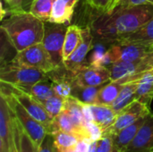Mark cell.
Listing matches in <instances>:
<instances>
[{
	"label": "cell",
	"mask_w": 153,
	"mask_h": 152,
	"mask_svg": "<svg viewBox=\"0 0 153 152\" xmlns=\"http://www.w3.org/2000/svg\"><path fill=\"white\" fill-rule=\"evenodd\" d=\"M56 73V70L49 73V79L51 80L53 90L56 95L64 99H67L72 95V91L75 84L74 76L73 74L58 75Z\"/></svg>",
	"instance_id": "19"
},
{
	"label": "cell",
	"mask_w": 153,
	"mask_h": 152,
	"mask_svg": "<svg viewBox=\"0 0 153 152\" xmlns=\"http://www.w3.org/2000/svg\"><path fill=\"white\" fill-rule=\"evenodd\" d=\"M1 89L9 92L13 97H14L17 99V101L25 108V110L33 118L40 122L46 127L48 133L49 134L54 119L50 117V116L48 115V113L47 112V110L45 109L40 101L36 99L29 93L11 84L1 82Z\"/></svg>",
	"instance_id": "7"
},
{
	"label": "cell",
	"mask_w": 153,
	"mask_h": 152,
	"mask_svg": "<svg viewBox=\"0 0 153 152\" xmlns=\"http://www.w3.org/2000/svg\"><path fill=\"white\" fill-rule=\"evenodd\" d=\"M93 121L99 125L102 130L110 126L117 119V113L110 107L105 105H90Z\"/></svg>",
	"instance_id": "20"
},
{
	"label": "cell",
	"mask_w": 153,
	"mask_h": 152,
	"mask_svg": "<svg viewBox=\"0 0 153 152\" xmlns=\"http://www.w3.org/2000/svg\"><path fill=\"white\" fill-rule=\"evenodd\" d=\"M152 18L153 4L116 8L110 13H104L95 20L92 28L101 39L115 41L134 31Z\"/></svg>",
	"instance_id": "1"
},
{
	"label": "cell",
	"mask_w": 153,
	"mask_h": 152,
	"mask_svg": "<svg viewBox=\"0 0 153 152\" xmlns=\"http://www.w3.org/2000/svg\"><path fill=\"white\" fill-rule=\"evenodd\" d=\"M12 111V110H11ZM13 114V112H12ZM13 135L19 152H37L38 148L13 114Z\"/></svg>",
	"instance_id": "22"
},
{
	"label": "cell",
	"mask_w": 153,
	"mask_h": 152,
	"mask_svg": "<svg viewBox=\"0 0 153 152\" xmlns=\"http://www.w3.org/2000/svg\"><path fill=\"white\" fill-rule=\"evenodd\" d=\"M37 152H55L54 140L51 134H48L45 137L44 141L42 142Z\"/></svg>",
	"instance_id": "34"
},
{
	"label": "cell",
	"mask_w": 153,
	"mask_h": 152,
	"mask_svg": "<svg viewBox=\"0 0 153 152\" xmlns=\"http://www.w3.org/2000/svg\"><path fill=\"white\" fill-rule=\"evenodd\" d=\"M51 135L54 140V145L57 150H65L74 147L80 141L74 134L64 132L62 130H57Z\"/></svg>",
	"instance_id": "28"
},
{
	"label": "cell",
	"mask_w": 153,
	"mask_h": 152,
	"mask_svg": "<svg viewBox=\"0 0 153 152\" xmlns=\"http://www.w3.org/2000/svg\"><path fill=\"white\" fill-rule=\"evenodd\" d=\"M103 86V85H102ZM102 86H98V87H82L74 84L72 95L83 104L87 105H94L96 104L97 101V96L101 89Z\"/></svg>",
	"instance_id": "25"
},
{
	"label": "cell",
	"mask_w": 153,
	"mask_h": 152,
	"mask_svg": "<svg viewBox=\"0 0 153 152\" xmlns=\"http://www.w3.org/2000/svg\"><path fill=\"white\" fill-rule=\"evenodd\" d=\"M1 30L16 52H20L30 46L42 43L45 22L29 11H10V15L2 22Z\"/></svg>",
	"instance_id": "2"
},
{
	"label": "cell",
	"mask_w": 153,
	"mask_h": 152,
	"mask_svg": "<svg viewBox=\"0 0 153 152\" xmlns=\"http://www.w3.org/2000/svg\"><path fill=\"white\" fill-rule=\"evenodd\" d=\"M82 39V29L78 25H69L66 30L64 48L63 59L66 60L69 56L76 49Z\"/></svg>",
	"instance_id": "24"
},
{
	"label": "cell",
	"mask_w": 153,
	"mask_h": 152,
	"mask_svg": "<svg viewBox=\"0 0 153 152\" xmlns=\"http://www.w3.org/2000/svg\"><path fill=\"white\" fill-rule=\"evenodd\" d=\"M63 110L65 111L72 119L76 129L78 130L81 140H88L92 142L86 128V120L83 114V103L74 97L70 96L65 99Z\"/></svg>",
	"instance_id": "12"
},
{
	"label": "cell",
	"mask_w": 153,
	"mask_h": 152,
	"mask_svg": "<svg viewBox=\"0 0 153 152\" xmlns=\"http://www.w3.org/2000/svg\"><path fill=\"white\" fill-rule=\"evenodd\" d=\"M124 84L125 82L120 80L110 81L109 82L104 84L98 93L96 104L111 106L118 97Z\"/></svg>",
	"instance_id": "21"
},
{
	"label": "cell",
	"mask_w": 153,
	"mask_h": 152,
	"mask_svg": "<svg viewBox=\"0 0 153 152\" xmlns=\"http://www.w3.org/2000/svg\"><path fill=\"white\" fill-rule=\"evenodd\" d=\"M86 2L94 9L106 13L108 12L113 0H86Z\"/></svg>",
	"instance_id": "32"
},
{
	"label": "cell",
	"mask_w": 153,
	"mask_h": 152,
	"mask_svg": "<svg viewBox=\"0 0 153 152\" xmlns=\"http://www.w3.org/2000/svg\"><path fill=\"white\" fill-rule=\"evenodd\" d=\"M92 142L88 140H80L76 144V150L78 152H90V145Z\"/></svg>",
	"instance_id": "35"
},
{
	"label": "cell",
	"mask_w": 153,
	"mask_h": 152,
	"mask_svg": "<svg viewBox=\"0 0 153 152\" xmlns=\"http://www.w3.org/2000/svg\"><path fill=\"white\" fill-rule=\"evenodd\" d=\"M140 80H133L124 84V87L121 90L118 97L110 106L117 114L132 102L136 100V91L139 86Z\"/></svg>",
	"instance_id": "18"
},
{
	"label": "cell",
	"mask_w": 153,
	"mask_h": 152,
	"mask_svg": "<svg viewBox=\"0 0 153 152\" xmlns=\"http://www.w3.org/2000/svg\"><path fill=\"white\" fill-rule=\"evenodd\" d=\"M55 152H78L76 150V146L69 148V149H65V150H57L55 147Z\"/></svg>",
	"instance_id": "39"
},
{
	"label": "cell",
	"mask_w": 153,
	"mask_h": 152,
	"mask_svg": "<svg viewBox=\"0 0 153 152\" xmlns=\"http://www.w3.org/2000/svg\"><path fill=\"white\" fill-rule=\"evenodd\" d=\"M114 149L111 137H101L97 141V152H112Z\"/></svg>",
	"instance_id": "33"
},
{
	"label": "cell",
	"mask_w": 153,
	"mask_h": 152,
	"mask_svg": "<svg viewBox=\"0 0 153 152\" xmlns=\"http://www.w3.org/2000/svg\"><path fill=\"white\" fill-rule=\"evenodd\" d=\"M153 99V68L141 78L136 91V100L150 107Z\"/></svg>",
	"instance_id": "23"
},
{
	"label": "cell",
	"mask_w": 153,
	"mask_h": 152,
	"mask_svg": "<svg viewBox=\"0 0 153 152\" xmlns=\"http://www.w3.org/2000/svg\"><path fill=\"white\" fill-rule=\"evenodd\" d=\"M10 7V11L22 10V0H4Z\"/></svg>",
	"instance_id": "36"
},
{
	"label": "cell",
	"mask_w": 153,
	"mask_h": 152,
	"mask_svg": "<svg viewBox=\"0 0 153 152\" xmlns=\"http://www.w3.org/2000/svg\"><path fill=\"white\" fill-rule=\"evenodd\" d=\"M110 81L109 67L104 65H87L74 76L75 84L82 87L102 86Z\"/></svg>",
	"instance_id": "11"
},
{
	"label": "cell",
	"mask_w": 153,
	"mask_h": 152,
	"mask_svg": "<svg viewBox=\"0 0 153 152\" xmlns=\"http://www.w3.org/2000/svg\"><path fill=\"white\" fill-rule=\"evenodd\" d=\"M86 128H87V131H88V133H89L92 142L98 141V140H100L102 137L103 130L94 121L87 122L86 123Z\"/></svg>",
	"instance_id": "31"
},
{
	"label": "cell",
	"mask_w": 153,
	"mask_h": 152,
	"mask_svg": "<svg viewBox=\"0 0 153 152\" xmlns=\"http://www.w3.org/2000/svg\"><path fill=\"white\" fill-rule=\"evenodd\" d=\"M152 68L153 53L134 61H119L109 66L111 81L120 80L126 83L133 80H140Z\"/></svg>",
	"instance_id": "6"
},
{
	"label": "cell",
	"mask_w": 153,
	"mask_h": 152,
	"mask_svg": "<svg viewBox=\"0 0 153 152\" xmlns=\"http://www.w3.org/2000/svg\"><path fill=\"white\" fill-rule=\"evenodd\" d=\"M9 152H19L17 150V146L13 135V130H12V136H11V142H10V149H9Z\"/></svg>",
	"instance_id": "37"
},
{
	"label": "cell",
	"mask_w": 153,
	"mask_h": 152,
	"mask_svg": "<svg viewBox=\"0 0 153 152\" xmlns=\"http://www.w3.org/2000/svg\"><path fill=\"white\" fill-rule=\"evenodd\" d=\"M54 128H55V132L57 130H62L64 132L74 134L75 136L78 137L79 140H81L78 130L76 129L74 124L73 123L68 114L64 110L54 119Z\"/></svg>",
	"instance_id": "29"
},
{
	"label": "cell",
	"mask_w": 153,
	"mask_h": 152,
	"mask_svg": "<svg viewBox=\"0 0 153 152\" xmlns=\"http://www.w3.org/2000/svg\"><path fill=\"white\" fill-rule=\"evenodd\" d=\"M67 28L65 24L45 22V33L42 43L56 69L64 66L63 48Z\"/></svg>",
	"instance_id": "8"
},
{
	"label": "cell",
	"mask_w": 153,
	"mask_h": 152,
	"mask_svg": "<svg viewBox=\"0 0 153 152\" xmlns=\"http://www.w3.org/2000/svg\"><path fill=\"white\" fill-rule=\"evenodd\" d=\"M0 94L4 97L14 117L17 119L19 124L22 125L24 131L33 141L36 147L39 149L42 142L44 141L45 137L48 134L46 127L40 122L33 118L25 110V108L17 101V99L14 97H13L9 92L1 89Z\"/></svg>",
	"instance_id": "4"
},
{
	"label": "cell",
	"mask_w": 153,
	"mask_h": 152,
	"mask_svg": "<svg viewBox=\"0 0 153 152\" xmlns=\"http://www.w3.org/2000/svg\"><path fill=\"white\" fill-rule=\"evenodd\" d=\"M77 2L78 0H56L48 22L58 24H70Z\"/></svg>",
	"instance_id": "16"
},
{
	"label": "cell",
	"mask_w": 153,
	"mask_h": 152,
	"mask_svg": "<svg viewBox=\"0 0 153 152\" xmlns=\"http://www.w3.org/2000/svg\"><path fill=\"white\" fill-rule=\"evenodd\" d=\"M119 2V0H113V3H112V4H111V6H110V8H109V10H108V13H111V11L114 9V7L117 5V4Z\"/></svg>",
	"instance_id": "40"
},
{
	"label": "cell",
	"mask_w": 153,
	"mask_h": 152,
	"mask_svg": "<svg viewBox=\"0 0 153 152\" xmlns=\"http://www.w3.org/2000/svg\"><path fill=\"white\" fill-rule=\"evenodd\" d=\"M117 45L153 46V18L134 31L116 39Z\"/></svg>",
	"instance_id": "15"
},
{
	"label": "cell",
	"mask_w": 153,
	"mask_h": 152,
	"mask_svg": "<svg viewBox=\"0 0 153 152\" xmlns=\"http://www.w3.org/2000/svg\"><path fill=\"white\" fill-rule=\"evenodd\" d=\"M65 99L55 94L54 96L50 97L49 99L40 101L48 115L52 119H55L62 111L64 108V104H65Z\"/></svg>",
	"instance_id": "30"
},
{
	"label": "cell",
	"mask_w": 153,
	"mask_h": 152,
	"mask_svg": "<svg viewBox=\"0 0 153 152\" xmlns=\"http://www.w3.org/2000/svg\"><path fill=\"white\" fill-rule=\"evenodd\" d=\"M93 36L91 34L90 27L82 29V39L76 49L69 56V57L64 61V67L75 76L87 64L85 63V57L92 47Z\"/></svg>",
	"instance_id": "10"
},
{
	"label": "cell",
	"mask_w": 153,
	"mask_h": 152,
	"mask_svg": "<svg viewBox=\"0 0 153 152\" xmlns=\"http://www.w3.org/2000/svg\"><path fill=\"white\" fill-rule=\"evenodd\" d=\"M10 62L13 65L39 69L48 73L56 70L43 43L35 44L17 52Z\"/></svg>",
	"instance_id": "5"
},
{
	"label": "cell",
	"mask_w": 153,
	"mask_h": 152,
	"mask_svg": "<svg viewBox=\"0 0 153 152\" xmlns=\"http://www.w3.org/2000/svg\"><path fill=\"white\" fill-rule=\"evenodd\" d=\"M126 152H153V112L146 116L144 124Z\"/></svg>",
	"instance_id": "13"
},
{
	"label": "cell",
	"mask_w": 153,
	"mask_h": 152,
	"mask_svg": "<svg viewBox=\"0 0 153 152\" xmlns=\"http://www.w3.org/2000/svg\"><path fill=\"white\" fill-rule=\"evenodd\" d=\"M151 112L150 107L138 100H134L117 114V119L110 126L103 130L102 137L113 138L120 131L131 125L141 117L148 116Z\"/></svg>",
	"instance_id": "9"
},
{
	"label": "cell",
	"mask_w": 153,
	"mask_h": 152,
	"mask_svg": "<svg viewBox=\"0 0 153 152\" xmlns=\"http://www.w3.org/2000/svg\"><path fill=\"white\" fill-rule=\"evenodd\" d=\"M146 116L141 117L136 122H134L131 125L126 127L125 129H123L122 131H120L117 135H115L112 138L114 148L117 149V150H118L119 151L121 152L126 151L128 146L134 141V139L137 135L139 130L141 129V127L144 124L145 119H146Z\"/></svg>",
	"instance_id": "17"
},
{
	"label": "cell",
	"mask_w": 153,
	"mask_h": 152,
	"mask_svg": "<svg viewBox=\"0 0 153 152\" xmlns=\"http://www.w3.org/2000/svg\"><path fill=\"white\" fill-rule=\"evenodd\" d=\"M112 152H121V151H119L118 150H117V149H115V148H114V149H113V151H112Z\"/></svg>",
	"instance_id": "41"
},
{
	"label": "cell",
	"mask_w": 153,
	"mask_h": 152,
	"mask_svg": "<svg viewBox=\"0 0 153 152\" xmlns=\"http://www.w3.org/2000/svg\"><path fill=\"white\" fill-rule=\"evenodd\" d=\"M49 79V73L22 65H13L11 62L2 63L0 69V82L15 86L21 90L30 87L39 82Z\"/></svg>",
	"instance_id": "3"
},
{
	"label": "cell",
	"mask_w": 153,
	"mask_h": 152,
	"mask_svg": "<svg viewBox=\"0 0 153 152\" xmlns=\"http://www.w3.org/2000/svg\"><path fill=\"white\" fill-rule=\"evenodd\" d=\"M56 0H34L30 7V12L43 22H48L51 16L53 5Z\"/></svg>",
	"instance_id": "27"
},
{
	"label": "cell",
	"mask_w": 153,
	"mask_h": 152,
	"mask_svg": "<svg viewBox=\"0 0 153 152\" xmlns=\"http://www.w3.org/2000/svg\"><path fill=\"white\" fill-rule=\"evenodd\" d=\"M13 130V114L3 95L0 94V152H9Z\"/></svg>",
	"instance_id": "14"
},
{
	"label": "cell",
	"mask_w": 153,
	"mask_h": 152,
	"mask_svg": "<svg viewBox=\"0 0 153 152\" xmlns=\"http://www.w3.org/2000/svg\"><path fill=\"white\" fill-rule=\"evenodd\" d=\"M34 0H22V10L24 11H29L30 7Z\"/></svg>",
	"instance_id": "38"
},
{
	"label": "cell",
	"mask_w": 153,
	"mask_h": 152,
	"mask_svg": "<svg viewBox=\"0 0 153 152\" xmlns=\"http://www.w3.org/2000/svg\"><path fill=\"white\" fill-rule=\"evenodd\" d=\"M22 90L29 93L30 95L34 97L36 99H38L39 101H44L56 94L53 90L52 83L48 80L39 82L38 83H36L30 87H28L24 90Z\"/></svg>",
	"instance_id": "26"
}]
</instances>
